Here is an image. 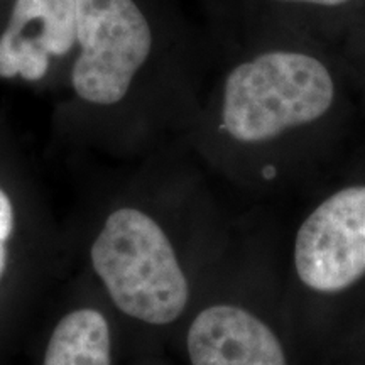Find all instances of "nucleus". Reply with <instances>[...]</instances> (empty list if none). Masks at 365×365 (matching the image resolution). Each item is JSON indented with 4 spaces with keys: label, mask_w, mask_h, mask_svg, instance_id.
Returning <instances> with one entry per match:
<instances>
[{
    "label": "nucleus",
    "mask_w": 365,
    "mask_h": 365,
    "mask_svg": "<svg viewBox=\"0 0 365 365\" xmlns=\"http://www.w3.org/2000/svg\"><path fill=\"white\" fill-rule=\"evenodd\" d=\"M44 365H110V328L97 309L68 313L54 328Z\"/></svg>",
    "instance_id": "7"
},
{
    "label": "nucleus",
    "mask_w": 365,
    "mask_h": 365,
    "mask_svg": "<svg viewBox=\"0 0 365 365\" xmlns=\"http://www.w3.org/2000/svg\"><path fill=\"white\" fill-rule=\"evenodd\" d=\"M76 43L73 88L86 102L112 105L149 58L153 34L134 0H76Z\"/></svg>",
    "instance_id": "3"
},
{
    "label": "nucleus",
    "mask_w": 365,
    "mask_h": 365,
    "mask_svg": "<svg viewBox=\"0 0 365 365\" xmlns=\"http://www.w3.org/2000/svg\"><path fill=\"white\" fill-rule=\"evenodd\" d=\"M76 43V0H16L0 36V76L41 80L49 56L70 53Z\"/></svg>",
    "instance_id": "5"
},
{
    "label": "nucleus",
    "mask_w": 365,
    "mask_h": 365,
    "mask_svg": "<svg viewBox=\"0 0 365 365\" xmlns=\"http://www.w3.org/2000/svg\"><path fill=\"white\" fill-rule=\"evenodd\" d=\"M186 344L193 365H287L276 333L255 314L232 304L198 313Z\"/></svg>",
    "instance_id": "6"
},
{
    "label": "nucleus",
    "mask_w": 365,
    "mask_h": 365,
    "mask_svg": "<svg viewBox=\"0 0 365 365\" xmlns=\"http://www.w3.org/2000/svg\"><path fill=\"white\" fill-rule=\"evenodd\" d=\"M14 230V208L9 196L0 190V277L7 262L6 242L9 240Z\"/></svg>",
    "instance_id": "8"
},
{
    "label": "nucleus",
    "mask_w": 365,
    "mask_h": 365,
    "mask_svg": "<svg viewBox=\"0 0 365 365\" xmlns=\"http://www.w3.org/2000/svg\"><path fill=\"white\" fill-rule=\"evenodd\" d=\"M333 100L335 83L319 59L304 53L269 51L228 73L222 120L235 140L266 143L318 120Z\"/></svg>",
    "instance_id": "1"
},
{
    "label": "nucleus",
    "mask_w": 365,
    "mask_h": 365,
    "mask_svg": "<svg viewBox=\"0 0 365 365\" xmlns=\"http://www.w3.org/2000/svg\"><path fill=\"white\" fill-rule=\"evenodd\" d=\"M91 264L127 317L168 325L188 304V281L170 239L140 210L120 208L107 218L91 245Z\"/></svg>",
    "instance_id": "2"
},
{
    "label": "nucleus",
    "mask_w": 365,
    "mask_h": 365,
    "mask_svg": "<svg viewBox=\"0 0 365 365\" xmlns=\"http://www.w3.org/2000/svg\"><path fill=\"white\" fill-rule=\"evenodd\" d=\"M299 279L318 293H339L365 274V186L327 198L299 227L294 244Z\"/></svg>",
    "instance_id": "4"
},
{
    "label": "nucleus",
    "mask_w": 365,
    "mask_h": 365,
    "mask_svg": "<svg viewBox=\"0 0 365 365\" xmlns=\"http://www.w3.org/2000/svg\"><path fill=\"white\" fill-rule=\"evenodd\" d=\"M282 2H296V4H312V6H323V7H339L350 0H282Z\"/></svg>",
    "instance_id": "9"
}]
</instances>
